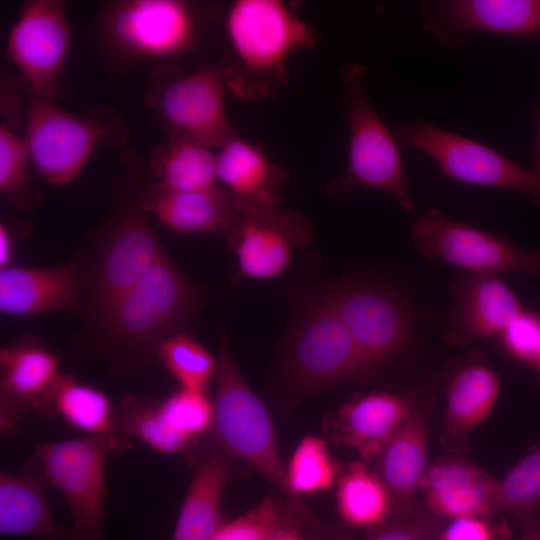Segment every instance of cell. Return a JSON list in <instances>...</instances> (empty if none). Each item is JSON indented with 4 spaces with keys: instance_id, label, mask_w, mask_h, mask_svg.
Here are the masks:
<instances>
[{
    "instance_id": "1",
    "label": "cell",
    "mask_w": 540,
    "mask_h": 540,
    "mask_svg": "<svg viewBox=\"0 0 540 540\" xmlns=\"http://www.w3.org/2000/svg\"><path fill=\"white\" fill-rule=\"evenodd\" d=\"M205 301L166 253L92 336V350L116 375L147 368L165 340L188 333Z\"/></svg>"
},
{
    "instance_id": "2",
    "label": "cell",
    "mask_w": 540,
    "mask_h": 540,
    "mask_svg": "<svg viewBox=\"0 0 540 540\" xmlns=\"http://www.w3.org/2000/svg\"><path fill=\"white\" fill-rule=\"evenodd\" d=\"M225 32L231 60L222 65L226 87L246 101L274 96L287 84V61L314 46L317 30L280 0H236Z\"/></svg>"
},
{
    "instance_id": "3",
    "label": "cell",
    "mask_w": 540,
    "mask_h": 540,
    "mask_svg": "<svg viewBox=\"0 0 540 540\" xmlns=\"http://www.w3.org/2000/svg\"><path fill=\"white\" fill-rule=\"evenodd\" d=\"M283 343L284 372L299 393H311L366 376L370 367L340 319L324 283L292 297Z\"/></svg>"
},
{
    "instance_id": "4",
    "label": "cell",
    "mask_w": 540,
    "mask_h": 540,
    "mask_svg": "<svg viewBox=\"0 0 540 540\" xmlns=\"http://www.w3.org/2000/svg\"><path fill=\"white\" fill-rule=\"evenodd\" d=\"M215 376L213 451L223 452L251 465L289 501L295 513L308 523L315 518L289 485L273 423L263 402L244 380L220 328Z\"/></svg>"
},
{
    "instance_id": "5",
    "label": "cell",
    "mask_w": 540,
    "mask_h": 540,
    "mask_svg": "<svg viewBox=\"0 0 540 540\" xmlns=\"http://www.w3.org/2000/svg\"><path fill=\"white\" fill-rule=\"evenodd\" d=\"M365 74V66L355 62L340 71L348 125L347 166L344 174L329 183L328 190L343 199L350 198L358 186L383 191L411 212L414 201L398 141L369 101Z\"/></svg>"
},
{
    "instance_id": "6",
    "label": "cell",
    "mask_w": 540,
    "mask_h": 540,
    "mask_svg": "<svg viewBox=\"0 0 540 540\" xmlns=\"http://www.w3.org/2000/svg\"><path fill=\"white\" fill-rule=\"evenodd\" d=\"M165 254L153 227L139 211H125L111 222L89 260L83 261L77 309L90 326L91 337Z\"/></svg>"
},
{
    "instance_id": "7",
    "label": "cell",
    "mask_w": 540,
    "mask_h": 540,
    "mask_svg": "<svg viewBox=\"0 0 540 540\" xmlns=\"http://www.w3.org/2000/svg\"><path fill=\"white\" fill-rule=\"evenodd\" d=\"M113 115L73 114L51 99L32 95L26 113L25 142L30 162L49 184L63 186L81 172L103 141L124 140V127Z\"/></svg>"
},
{
    "instance_id": "8",
    "label": "cell",
    "mask_w": 540,
    "mask_h": 540,
    "mask_svg": "<svg viewBox=\"0 0 540 540\" xmlns=\"http://www.w3.org/2000/svg\"><path fill=\"white\" fill-rule=\"evenodd\" d=\"M36 461L48 484L66 500L72 540H106L103 531L105 465L110 451L120 452L105 436L36 443Z\"/></svg>"
},
{
    "instance_id": "9",
    "label": "cell",
    "mask_w": 540,
    "mask_h": 540,
    "mask_svg": "<svg viewBox=\"0 0 540 540\" xmlns=\"http://www.w3.org/2000/svg\"><path fill=\"white\" fill-rule=\"evenodd\" d=\"M152 106L169 135L219 148L236 135L225 108L222 65H207L185 74L172 65L155 71Z\"/></svg>"
},
{
    "instance_id": "10",
    "label": "cell",
    "mask_w": 540,
    "mask_h": 540,
    "mask_svg": "<svg viewBox=\"0 0 540 540\" xmlns=\"http://www.w3.org/2000/svg\"><path fill=\"white\" fill-rule=\"evenodd\" d=\"M393 133L398 142L426 153L453 180L519 191L540 205V176L487 145L424 120L399 125Z\"/></svg>"
},
{
    "instance_id": "11",
    "label": "cell",
    "mask_w": 540,
    "mask_h": 540,
    "mask_svg": "<svg viewBox=\"0 0 540 540\" xmlns=\"http://www.w3.org/2000/svg\"><path fill=\"white\" fill-rule=\"evenodd\" d=\"M416 251L424 258L439 259L468 272L540 274V253L447 216L438 208L427 209L410 229Z\"/></svg>"
},
{
    "instance_id": "12",
    "label": "cell",
    "mask_w": 540,
    "mask_h": 540,
    "mask_svg": "<svg viewBox=\"0 0 540 540\" xmlns=\"http://www.w3.org/2000/svg\"><path fill=\"white\" fill-rule=\"evenodd\" d=\"M324 284L371 370L402 349L410 337L412 320L395 291L382 283L355 277Z\"/></svg>"
},
{
    "instance_id": "13",
    "label": "cell",
    "mask_w": 540,
    "mask_h": 540,
    "mask_svg": "<svg viewBox=\"0 0 540 540\" xmlns=\"http://www.w3.org/2000/svg\"><path fill=\"white\" fill-rule=\"evenodd\" d=\"M70 40L61 1L33 0L22 7L9 31L6 51L32 95L51 100L56 96Z\"/></svg>"
},
{
    "instance_id": "14",
    "label": "cell",
    "mask_w": 540,
    "mask_h": 540,
    "mask_svg": "<svg viewBox=\"0 0 540 540\" xmlns=\"http://www.w3.org/2000/svg\"><path fill=\"white\" fill-rule=\"evenodd\" d=\"M198 18L193 5L180 0H130L110 11L107 30L126 54L154 60L171 59L194 43Z\"/></svg>"
},
{
    "instance_id": "15",
    "label": "cell",
    "mask_w": 540,
    "mask_h": 540,
    "mask_svg": "<svg viewBox=\"0 0 540 540\" xmlns=\"http://www.w3.org/2000/svg\"><path fill=\"white\" fill-rule=\"evenodd\" d=\"M420 10L423 30L451 49L474 32L540 40V0H424Z\"/></svg>"
},
{
    "instance_id": "16",
    "label": "cell",
    "mask_w": 540,
    "mask_h": 540,
    "mask_svg": "<svg viewBox=\"0 0 540 540\" xmlns=\"http://www.w3.org/2000/svg\"><path fill=\"white\" fill-rule=\"evenodd\" d=\"M225 237L237 258L238 279L266 280L280 276L314 232L302 214L271 207L238 214Z\"/></svg>"
},
{
    "instance_id": "17",
    "label": "cell",
    "mask_w": 540,
    "mask_h": 540,
    "mask_svg": "<svg viewBox=\"0 0 540 540\" xmlns=\"http://www.w3.org/2000/svg\"><path fill=\"white\" fill-rule=\"evenodd\" d=\"M214 408L206 393L184 388L160 402L130 397L115 412L118 431L165 454L181 453L210 431Z\"/></svg>"
},
{
    "instance_id": "18",
    "label": "cell",
    "mask_w": 540,
    "mask_h": 540,
    "mask_svg": "<svg viewBox=\"0 0 540 540\" xmlns=\"http://www.w3.org/2000/svg\"><path fill=\"white\" fill-rule=\"evenodd\" d=\"M452 288V303L444 317L449 343L465 345L474 337L499 335L524 310L497 273L468 272Z\"/></svg>"
},
{
    "instance_id": "19",
    "label": "cell",
    "mask_w": 540,
    "mask_h": 540,
    "mask_svg": "<svg viewBox=\"0 0 540 540\" xmlns=\"http://www.w3.org/2000/svg\"><path fill=\"white\" fill-rule=\"evenodd\" d=\"M2 433L12 434L28 408L52 414V395L60 377L57 357L41 344L24 341L0 354Z\"/></svg>"
},
{
    "instance_id": "20",
    "label": "cell",
    "mask_w": 540,
    "mask_h": 540,
    "mask_svg": "<svg viewBox=\"0 0 540 540\" xmlns=\"http://www.w3.org/2000/svg\"><path fill=\"white\" fill-rule=\"evenodd\" d=\"M217 150L218 186L238 214L278 207L288 173L260 145L236 134Z\"/></svg>"
},
{
    "instance_id": "21",
    "label": "cell",
    "mask_w": 540,
    "mask_h": 540,
    "mask_svg": "<svg viewBox=\"0 0 540 540\" xmlns=\"http://www.w3.org/2000/svg\"><path fill=\"white\" fill-rule=\"evenodd\" d=\"M497 480L469 460L438 459L428 465L420 490L425 507L447 521L466 516H494Z\"/></svg>"
},
{
    "instance_id": "22",
    "label": "cell",
    "mask_w": 540,
    "mask_h": 540,
    "mask_svg": "<svg viewBox=\"0 0 540 540\" xmlns=\"http://www.w3.org/2000/svg\"><path fill=\"white\" fill-rule=\"evenodd\" d=\"M82 268L79 259L43 268H1L0 310L26 316L77 309Z\"/></svg>"
},
{
    "instance_id": "23",
    "label": "cell",
    "mask_w": 540,
    "mask_h": 540,
    "mask_svg": "<svg viewBox=\"0 0 540 540\" xmlns=\"http://www.w3.org/2000/svg\"><path fill=\"white\" fill-rule=\"evenodd\" d=\"M428 446L427 421L421 411L413 409L376 458V473L389 490L395 516L416 509V495L429 465Z\"/></svg>"
},
{
    "instance_id": "24",
    "label": "cell",
    "mask_w": 540,
    "mask_h": 540,
    "mask_svg": "<svg viewBox=\"0 0 540 540\" xmlns=\"http://www.w3.org/2000/svg\"><path fill=\"white\" fill-rule=\"evenodd\" d=\"M414 408L409 399L388 392H371L346 404L336 416L337 435L364 461L378 457Z\"/></svg>"
},
{
    "instance_id": "25",
    "label": "cell",
    "mask_w": 540,
    "mask_h": 540,
    "mask_svg": "<svg viewBox=\"0 0 540 540\" xmlns=\"http://www.w3.org/2000/svg\"><path fill=\"white\" fill-rule=\"evenodd\" d=\"M42 472L30 469L21 474L0 475V531L5 535L40 540H72L55 520Z\"/></svg>"
},
{
    "instance_id": "26",
    "label": "cell",
    "mask_w": 540,
    "mask_h": 540,
    "mask_svg": "<svg viewBox=\"0 0 540 540\" xmlns=\"http://www.w3.org/2000/svg\"><path fill=\"white\" fill-rule=\"evenodd\" d=\"M499 390L497 374L484 364L469 363L454 372L447 385L443 421V442L448 450H465L469 433L489 416Z\"/></svg>"
},
{
    "instance_id": "27",
    "label": "cell",
    "mask_w": 540,
    "mask_h": 540,
    "mask_svg": "<svg viewBox=\"0 0 540 540\" xmlns=\"http://www.w3.org/2000/svg\"><path fill=\"white\" fill-rule=\"evenodd\" d=\"M142 210L175 232L226 235L238 213L225 192H175L156 187L142 202Z\"/></svg>"
},
{
    "instance_id": "28",
    "label": "cell",
    "mask_w": 540,
    "mask_h": 540,
    "mask_svg": "<svg viewBox=\"0 0 540 540\" xmlns=\"http://www.w3.org/2000/svg\"><path fill=\"white\" fill-rule=\"evenodd\" d=\"M234 459L213 451L202 461L181 506L172 540H209L221 526L222 496Z\"/></svg>"
},
{
    "instance_id": "29",
    "label": "cell",
    "mask_w": 540,
    "mask_h": 540,
    "mask_svg": "<svg viewBox=\"0 0 540 540\" xmlns=\"http://www.w3.org/2000/svg\"><path fill=\"white\" fill-rule=\"evenodd\" d=\"M156 187L175 192L219 189L216 153L213 148L192 138L169 135L165 144L150 154Z\"/></svg>"
},
{
    "instance_id": "30",
    "label": "cell",
    "mask_w": 540,
    "mask_h": 540,
    "mask_svg": "<svg viewBox=\"0 0 540 540\" xmlns=\"http://www.w3.org/2000/svg\"><path fill=\"white\" fill-rule=\"evenodd\" d=\"M52 414L59 415L72 428L89 435L110 438L124 451L127 437L115 424V413L109 398L100 390L60 375L52 395Z\"/></svg>"
},
{
    "instance_id": "31",
    "label": "cell",
    "mask_w": 540,
    "mask_h": 540,
    "mask_svg": "<svg viewBox=\"0 0 540 540\" xmlns=\"http://www.w3.org/2000/svg\"><path fill=\"white\" fill-rule=\"evenodd\" d=\"M336 499L341 518L351 527L373 530L395 516L386 485L361 461L339 477Z\"/></svg>"
},
{
    "instance_id": "32",
    "label": "cell",
    "mask_w": 540,
    "mask_h": 540,
    "mask_svg": "<svg viewBox=\"0 0 540 540\" xmlns=\"http://www.w3.org/2000/svg\"><path fill=\"white\" fill-rule=\"evenodd\" d=\"M158 360L180 384V388L206 393L216 376L217 358L189 333L165 340L158 350Z\"/></svg>"
},
{
    "instance_id": "33",
    "label": "cell",
    "mask_w": 540,
    "mask_h": 540,
    "mask_svg": "<svg viewBox=\"0 0 540 540\" xmlns=\"http://www.w3.org/2000/svg\"><path fill=\"white\" fill-rule=\"evenodd\" d=\"M286 469L290 488L298 497L331 488L338 472L326 443L313 435L299 442Z\"/></svg>"
},
{
    "instance_id": "34",
    "label": "cell",
    "mask_w": 540,
    "mask_h": 540,
    "mask_svg": "<svg viewBox=\"0 0 540 540\" xmlns=\"http://www.w3.org/2000/svg\"><path fill=\"white\" fill-rule=\"evenodd\" d=\"M540 506V445L498 481L495 514L507 513L519 519L534 515Z\"/></svg>"
},
{
    "instance_id": "35",
    "label": "cell",
    "mask_w": 540,
    "mask_h": 540,
    "mask_svg": "<svg viewBox=\"0 0 540 540\" xmlns=\"http://www.w3.org/2000/svg\"><path fill=\"white\" fill-rule=\"evenodd\" d=\"M30 157L24 137L7 123L0 125V193L19 207L36 205L39 199L29 186Z\"/></svg>"
},
{
    "instance_id": "36",
    "label": "cell",
    "mask_w": 540,
    "mask_h": 540,
    "mask_svg": "<svg viewBox=\"0 0 540 540\" xmlns=\"http://www.w3.org/2000/svg\"><path fill=\"white\" fill-rule=\"evenodd\" d=\"M283 516L277 503L266 498L257 508L222 523L209 540H266Z\"/></svg>"
},
{
    "instance_id": "37",
    "label": "cell",
    "mask_w": 540,
    "mask_h": 540,
    "mask_svg": "<svg viewBox=\"0 0 540 540\" xmlns=\"http://www.w3.org/2000/svg\"><path fill=\"white\" fill-rule=\"evenodd\" d=\"M444 523L426 507H416L412 513L395 516L371 530L366 540H437Z\"/></svg>"
},
{
    "instance_id": "38",
    "label": "cell",
    "mask_w": 540,
    "mask_h": 540,
    "mask_svg": "<svg viewBox=\"0 0 540 540\" xmlns=\"http://www.w3.org/2000/svg\"><path fill=\"white\" fill-rule=\"evenodd\" d=\"M499 343L512 358L533 365L540 349V315L524 309L499 334Z\"/></svg>"
},
{
    "instance_id": "39",
    "label": "cell",
    "mask_w": 540,
    "mask_h": 540,
    "mask_svg": "<svg viewBox=\"0 0 540 540\" xmlns=\"http://www.w3.org/2000/svg\"><path fill=\"white\" fill-rule=\"evenodd\" d=\"M511 535L505 521L493 516H466L445 521L437 540H508Z\"/></svg>"
},
{
    "instance_id": "40",
    "label": "cell",
    "mask_w": 540,
    "mask_h": 540,
    "mask_svg": "<svg viewBox=\"0 0 540 540\" xmlns=\"http://www.w3.org/2000/svg\"><path fill=\"white\" fill-rule=\"evenodd\" d=\"M302 526L307 527L299 520L293 521L292 518L283 516L266 540H307L302 532Z\"/></svg>"
},
{
    "instance_id": "41",
    "label": "cell",
    "mask_w": 540,
    "mask_h": 540,
    "mask_svg": "<svg viewBox=\"0 0 540 540\" xmlns=\"http://www.w3.org/2000/svg\"><path fill=\"white\" fill-rule=\"evenodd\" d=\"M519 540H540V519L534 515L520 518Z\"/></svg>"
},
{
    "instance_id": "42",
    "label": "cell",
    "mask_w": 540,
    "mask_h": 540,
    "mask_svg": "<svg viewBox=\"0 0 540 540\" xmlns=\"http://www.w3.org/2000/svg\"><path fill=\"white\" fill-rule=\"evenodd\" d=\"M6 225L0 226V265L1 268L9 266L12 257V238Z\"/></svg>"
},
{
    "instance_id": "43",
    "label": "cell",
    "mask_w": 540,
    "mask_h": 540,
    "mask_svg": "<svg viewBox=\"0 0 540 540\" xmlns=\"http://www.w3.org/2000/svg\"><path fill=\"white\" fill-rule=\"evenodd\" d=\"M539 78H540V65H539ZM530 170L540 176V104L537 115V131L536 140L534 146L533 159Z\"/></svg>"
},
{
    "instance_id": "44",
    "label": "cell",
    "mask_w": 540,
    "mask_h": 540,
    "mask_svg": "<svg viewBox=\"0 0 540 540\" xmlns=\"http://www.w3.org/2000/svg\"><path fill=\"white\" fill-rule=\"evenodd\" d=\"M537 369L538 371L540 372V349H539V352H538V355L536 357V360L533 364Z\"/></svg>"
}]
</instances>
